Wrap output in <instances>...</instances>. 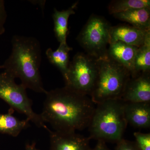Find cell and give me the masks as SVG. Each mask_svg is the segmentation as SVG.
I'll return each mask as SVG.
<instances>
[{
	"label": "cell",
	"instance_id": "obj_2",
	"mask_svg": "<svg viewBox=\"0 0 150 150\" xmlns=\"http://www.w3.org/2000/svg\"><path fill=\"white\" fill-rule=\"evenodd\" d=\"M11 53L2 69L15 79L18 78L26 89L46 94L40 75L41 48L35 38L15 35L12 38Z\"/></svg>",
	"mask_w": 150,
	"mask_h": 150
},
{
	"label": "cell",
	"instance_id": "obj_16",
	"mask_svg": "<svg viewBox=\"0 0 150 150\" xmlns=\"http://www.w3.org/2000/svg\"><path fill=\"white\" fill-rule=\"evenodd\" d=\"M13 111L10 109L8 113H0V133L16 137L30 126V121L27 118L20 120L16 118L13 115Z\"/></svg>",
	"mask_w": 150,
	"mask_h": 150
},
{
	"label": "cell",
	"instance_id": "obj_4",
	"mask_svg": "<svg viewBox=\"0 0 150 150\" xmlns=\"http://www.w3.org/2000/svg\"><path fill=\"white\" fill-rule=\"evenodd\" d=\"M98 73L90 97L94 103L121 99L131 75L128 70L107 57L98 59Z\"/></svg>",
	"mask_w": 150,
	"mask_h": 150
},
{
	"label": "cell",
	"instance_id": "obj_11",
	"mask_svg": "<svg viewBox=\"0 0 150 150\" xmlns=\"http://www.w3.org/2000/svg\"><path fill=\"white\" fill-rule=\"evenodd\" d=\"M124 112L127 123L138 129L150 126V102H124Z\"/></svg>",
	"mask_w": 150,
	"mask_h": 150
},
{
	"label": "cell",
	"instance_id": "obj_19",
	"mask_svg": "<svg viewBox=\"0 0 150 150\" xmlns=\"http://www.w3.org/2000/svg\"><path fill=\"white\" fill-rule=\"evenodd\" d=\"M134 137L136 145L140 150H150V134L135 132Z\"/></svg>",
	"mask_w": 150,
	"mask_h": 150
},
{
	"label": "cell",
	"instance_id": "obj_5",
	"mask_svg": "<svg viewBox=\"0 0 150 150\" xmlns=\"http://www.w3.org/2000/svg\"><path fill=\"white\" fill-rule=\"evenodd\" d=\"M111 26L103 17L91 16L76 38L86 54L97 60L106 57Z\"/></svg>",
	"mask_w": 150,
	"mask_h": 150
},
{
	"label": "cell",
	"instance_id": "obj_21",
	"mask_svg": "<svg viewBox=\"0 0 150 150\" xmlns=\"http://www.w3.org/2000/svg\"><path fill=\"white\" fill-rule=\"evenodd\" d=\"M116 144L115 150H140L135 142L122 139Z\"/></svg>",
	"mask_w": 150,
	"mask_h": 150
},
{
	"label": "cell",
	"instance_id": "obj_8",
	"mask_svg": "<svg viewBox=\"0 0 150 150\" xmlns=\"http://www.w3.org/2000/svg\"><path fill=\"white\" fill-rule=\"evenodd\" d=\"M50 137V150H91L89 137L76 132L64 133L47 129Z\"/></svg>",
	"mask_w": 150,
	"mask_h": 150
},
{
	"label": "cell",
	"instance_id": "obj_17",
	"mask_svg": "<svg viewBox=\"0 0 150 150\" xmlns=\"http://www.w3.org/2000/svg\"><path fill=\"white\" fill-rule=\"evenodd\" d=\"M146 73H150V34L144 44L137 49L131 77H135Z\"/></svg>",
	"mask_w": 150,
	"mask_h": 150
},
{
	"label": "cell",
	"instance_id": "obj_22",
	"mask_svg": "<svg viewBox=\"0 0 150 150\" xmlns=\"http://www.w3.org/2000/svg\"><path fill=\"white\" fill-rule=\"evenodd\" d=\"M91 150H110L107 147L105 142L102 141H98L96 146Z\"/></svg>",
	"mask_w": 150,
	"mask_h": 150
},
{
	"label": "cell",
	"instance_id": "obj_15",
	"mask_svg": "<svg viewBox=\"0 0 150 150\" xmlns=\"http://www.w3.org/2000/svg\"><path fill=\"white\" fill-rule=\"evenodd\" d=\"M73 50L67 43H60L59 47L55 51L48 48L46 51V55L49 62L57 67L62 73L64 81L67 79L69 66V53Z\"/></svg>",
	"mask_w": 150,
	"mask_h": 150
},
{
	"label": "cell",
	"instance_id": "obj_3",
	"mask_svg": "<svg viewBox=\"0 0 150 150\" xmlns=\"http://www.w3.org/2000/svg\"><path fill=\"white\" fill-rule=\"evenodd\" d=\"M124 104L121 99L96 104L88 127L91 139L117 143L123 139L128 125L124 115Z\"/></svg>",
	"mask_w": 150,
	"mask_h": 150
},
{
	"label": "cell",
	"instance_id": "obj_6",
	"mask_svg": "<svg viewBox=\"0 0 150 150\" xmlns=\"http://www.w3.org/2000/svg\"><path fill=\"white\" fill-rule=\"evenodd\" d=\"M26 88L17 84L15 79L4 71L0 73V98L9 105L10 109L24 114L26 118L38 127L48 129L40 114L33 111L32 101L28 96Z\"/></svg>",
	"mask_w": 150,
	"mask_h": 150
},
{
	"label": "cell",
	"instance_id": "obj_1",
	"mask_svg": "<svg viewBox=\"0 0 150 150\" xmlns=\"http://www.w3.org/2000/svg\"><path fill=\"white\" fill-rule=\"evenodd\" d=\"M45 94L40 115L54 131L71 133L88 127L96 106L90 97L66 86L51 90Z\"/></svg>",
	"mask_w": 150,
	"mask_h": 150
},
{
	"label": "cell",
	"instance_id": "obj_14",
	"mask_svg": "<svg viewBox=\"0 0 150 150\" xmlns=\"http://www.w3.org/2000/svg\"><path fill=\"white\" fill-rule=\"evenodd\" d=\"M78 2H76L67 10L62 11L54 8L52 15L54 23V32L55 36L60 43H67L68 23L70 16L74 14Z\"/></svg>",
	"mask_w": 150,
	"mask_h": 150
},
{
	"label": "cell",
	"instance_id": "obj_9",
	"mask_svg": "<svg viewBox=\"0 0 150 150\" xmlns=\"http://www.w3.org/2000/svg\"><path fill=\"white\" fill-rule=\"evenodd\" d=\"M124 102H150V73L129 79L121 99Z\"/></svg>",
	"mask_w": 150,
	"mask_h": 150
},
{
	"label": "cell",
	"instance_id": "obj_10",
	"mask_svg": "<svg viewBox=\"0 0 150 150\" xmlns=\"http://www.w3.org/2000/svg\"><path fill=\"white\" fill-rule=\"evenodd\" d=\"M149 34L150 30H143L129 24H118L110 28L109 44L121 41L139 48L144 44Z\"/></svg>",
	"mask_w": 150,
	"mask_h": 150
},
{
	"label": "cell",
	"instance_id": "obj_18",
	"mask_svg": "<svg viewBox=\"0 0 150 150\" xmlns=\"http://www.w3.org/2000/svg\"><path fill=\"white\" fill-rule=\"evenodd\" d=\"M150 8V0H113L108 6L110 14L123 12L131 10Z\"/></svg>",
	"mask_w": 150,
	"mask_h": 150
},
{
	"label": "cell",
	"instance_id": "obj_7",
	"mask_svg": "<svg viewBox=\"0 0 150 150\" xmlns=\"http://www.w3.org/2000/svg\"><path fill=\"white\" fill-rule=\"evenodd\" d=\"M98 69L97 59L84 53H77L70 62L65 86L75 92L90 97Z\"/></svg>",
	"mask_w": 150,
	"mask_h": 150
},
{
	"label": "cell",
	"instance_id": "obj_12",
	"mask_svg": "<svg viewBox=\"0 0 150 150\" xmlns=\"http://www.w3.org/2000/svg\"><path fill=\"white\" fill-rule=\"evenodd\" d=\"M138 48L121 41H116L109 44L106 57L126 68L131 75Z\"/></svg>",
	"mask_w": 150,
	"mask_h": 150
},
{
	"label": "cell",
	"instance_id": "obj_13",
	"mask_svg": "<svg viewBox=\"0 0 150 150\" xmlns=\"http://www.w3.org/2000/svg\"><path fill=\"white\" fill-rule=\"evenodd\" d=\"M112 15L115 18L139 29L150 30V8L136 9Z\"/></svg>",
	"mask_w": 150,
	"mask_h": 150
},
{
	"label": "cell",
	"instance_id": "obj_20",
	"mask_svg": "<svg viewBox=\"0 0 150 150\" xmlns=\"http://www.w3.org/2000/svg\"><path fill=\"white\" fill-rule=\"evenodd\" d=\"M7 13L6 10L5 2L4 0H0V36L5 32L6 21Z\"/></svg>",
	"mask_w": 150,
	"mask_h": 150
},
{
	"label": "cell",
	"instance_id": "obj_24",
	"mask_svg": "<svg viewBox=\"0 0 150 150\" xmlns=\"http://www.w3.org/2000/svg\"><path fill=\"white\" fill-rule=\"evenodd\" d=\"M1 65H1V64H0V69H2V66H1Z\"/></svg>",
	"mask_w": 150,
	"mask_h": 150
},
{
	"label": "cell",
	"instance_id": "obj_23",
	"mask_svg": "<svg viewBox=\"0 0 150 150\" xmlns=\"http://www.w3.org/2000/svg\"><path fill=\"white\" fill-rule=\"evenodd\" d=\"M25 150H39L36 147V144L35 142H33L31 144L27 143L25 144Z\"/></svg>",
	"mask_w": 150,
	"mask_h": 150
}]
</instances>
